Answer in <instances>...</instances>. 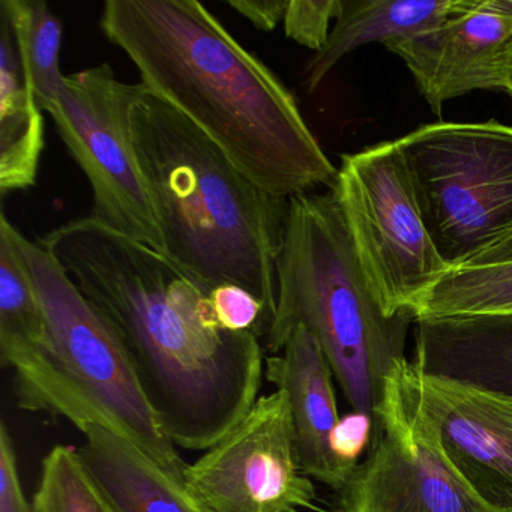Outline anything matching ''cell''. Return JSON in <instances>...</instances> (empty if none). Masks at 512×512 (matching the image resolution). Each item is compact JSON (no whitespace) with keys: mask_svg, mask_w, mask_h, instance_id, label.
I'll return each mask as SVG.
<instances>
[{"mask_svg":"<svg viewBox=\"0 0 512 512\" xmlns=\"http://www.w3.org/2000/svg\"><path fill=\"white\" fill-rule=\"evenodd\" d=\"M40 242L121 338L175 446L205 452L250 412L265 377L259 335L221 329L211 292L167 254L92 215Z\"/></svg>","mask_w":512,"mask_h":512,"instance_id":"6da1fadb","label":"cell"},{"mask_svg":"<svg viewBox=\"0 0 512 512\" xmlns=\"http://www.w3.org/2000/svg\"><path fill=\"white\" fill-rule=\"evenodd\" d=\"M104 37L142 85L196 125L260 190L289 200L334 187L329 161L280 77L197 0H107Z\"/></svg>","mask_w":512,"mask_h":512,"instance_id":"7a4b0ae2","label":"cell"},{"mask_svg":"<svg viewBox=\"0 0 512 512\" xmlns=\"http://www.w3.org/2000/svg\"><path fill=\"white\" fill-rule=\"evenodd\" d=\"M131 136L167 256L209 292L236 284L253 293L269 331L289 200L256 187L196 125L143 85L131 110Z\"/></svg>","mask_w":512,"mask_h":512,"instance_id":"3957f363","label":"cell"},{"mask_svg":"<svg viewBox=\"0 0 512 512\" xmlns=\"http://www.w3.org/2000/svg\"><path fill=\"white\" fill-rule=\"evenodd\" d=\"M277 307L266 350L293 326L319 341L353 412L373 421L386 377L406 359L412 311L388 316L368 283L334 191L290 197L277 254Z\"/></svg>","mask_w":512,"mask_h":512,"instance_id":"277c9868","label":"cell"},{"mask_svg":"<svg viewBox=\"0 0 512 512\" xmlns=\"http://www.w3.org/2000/svg\"><path fill=\"white\" fill-rule=\"evenodd\" d=\"M46 323L41 349L11 362L22 409L97 424L184 479L187 463L152 410L136 368L106 317L40 241L11 229Z\"/></svg>","mask_w":512,"mask_h":512,"instance_id":"5b68a950","label":"cell"},{"mask_svg":"<svg viewBox=\"0 0 512 512\" xmlns=\"http://www.w3.org/2000/svg\"><path fill=\"white\" fill-rule=\"evenodd\" d=\"M397 145L428 236L451 268L512 238V127L437 122Z\"/></svg>","mask_w":512,"mask_h":512,"instance_id":"8992f818","label":"cell"},{"mask_svg":"<svg viewBox=\"0 0 512 512\" xmlns=\"http://www.w3.org/2000/svg\"><path fill=\"white\" fill-rule=\"evenodd\" d=\"M331 191L383 311L413 313L452 268L428 236L397 140L343 155Z\"/></svg>","mask_w":512,"mask_h":512,"instance_id":"52a82bcc","label":"cell"},{"mask_svg":"<svg viewBox=\"0 0 512 512\" xmlns=\"http://www.w3.org/2000/svg\"><path fill=\"white\" fill-rule=\"evenodd\" d=\"M142 85H128L109 64L68 74L47 110L58 136L91 185L92 217L166 254L163 230L131 136Z\"/></svg>","mask_w":512,"mask_h":512,"instance_id":"ba28073f","label":"cell"},{"mask_svg":"<svg viewBox=\"0 0 512 512\" xmlns=\"http://www.w3.org/2000/svg\"><path fill=\"white\" fill-rule=\"evenodd\" d=\"M409 359L386 377L367 460L338 491L332 512H496L446 460L406 376Z\"/></svg>","mask_w":512,"mask_h":512,"instance_id":"9c48e42d","label":"cell"},{"mask_svg":"<svg viewBox=\"0 0 512 512\" xmlns=\"http://www.w3.org/2000/svg\"><path fill=\"white\" fill-rule=\"evenodd\" d=\"M184 479L212 512L317 511L281 389L259 397L233 430L187 464Z\"/></svg>","mask_w":512,"mask_h":512,"instance_id":"30bf717a","label":"cell"},{"mask_svg":"<svg viewBox=\"0 0 512 512\" xmlns=\"http://www.w3.org/2000/svg\"><path fill=\"white\" fill-rule=\"evenodd\" d=\"M406 376L452 469L482 503L512 512V394L425 373L410 361Z\"/></svg>","mask_w":512,"mask_h":512,"instance_id":"8fae6325","label":"cell"},{"mask_svg":"<svg viewBox=\"0 0 512 512\" xmlns=\"http://www.w3.org/2000/svg\"><path fill=\"white\" fill-rule=\"evenodd\" d=\"M512 22L467 11L436 29L389 47L406 62L434 115L446 101L475 91H505Z\"/></svg>","mask_w":512,"mask_h":512,"instance_id":"7c38bea8","label":"cell"},{"mask_svg":"<svg viewBox=\"0 0 512 512\" xmlns=\"http://www.w3.org/2000/svg\"><path fill=\"white\" fill-rule=\"evenodd\" d=\"M265 379L286 394L305 475L340 491L356 466L335 454L332 439L340 424L334 373L317 338L293 326L283 349L266 355Z\"/></svg>","mask_w":512,"mask_h":512,"instance_id":"4fadbf2b","label":"cell"},{"mask_svg":"<svg viewBox=\"0 0 512 512\" xmlns=\"http://www.w3.org/2000/svg\"><path fill=\"white\" fill-rule=\"evenodd\" d=\"M80 458L118 512H212L188 487L130 440L97 424L79 428Z\"/></svg>","mask_w":512,"mask_h":512,"instance_id":"5bb4252c","label":"cell"},{"mask_svg":"<svg viewBox=\"0 0 512 512\" xmlns=\"http://www.w3.org/2000/svg\"><path fill=\"white\" fill-rule=\"evenodd\" d=\"M416 323L415 364L422 371L512 394V314Z\"/></svg>","mask_w":512,"mask_h":512,"instance_id":"9a60e30c","label":"cell"},{"mask_svg":"<svg viewBox=\"0 0 512 512\" xmlns=\"http://www.w3.org/2000/svg\"><path fill=\"white\" fill-rule=\"evenodd\" d=\"M455 16H461L460 0H343L328 43L305 68V86L313 94L344 56L365 44L389 49Z\"/></svg>","mask_w":512,"mask_h":512,"instance_id":"2e32d148","label":"cell"},{"mask_svg":"<svg viewBox=\"0 0 512 512\" xmlns=\"http://www.w3.org/2000/svg\"><path fill=\"white\" fill-rule=\"evenodd\" d=\"M44 149L43 110L23 76L10 23L0 14V193L37 184Z\"/></svg>","mask_w":512,"mask_h":512,"instance_id":"e0dca14e","label":"cell"},{"mask_svg":"<svg viewBox=\"0 0 512 512\" xmlns=\"http://www.w3.org/2000/svg\"><path fill=\"white\" fill-rule=\"evenodd\" d=\"M0 14L10 23L23 76L43 112L58 100L64 25L43 0H2Z\"/></svg>","mask_w":512,"mask_h":512,"instance_id":"ac0fdd59","label":"cell"},{"mask_svg":"<svg viewBox=\"0 0 512 512\" xmlns=\"http://www.w3.org/2000/svg\"><path fill=\"white\" fill-rule=\"evenodd\" d=\"M13 223L0 215V359L11 362L37 352L46 340V323L37 289L14 242Z\"/></svg>","mask_w":512,"mask_h":512,"instance_id":"d6986e66","label":"cell"},{"mask_svg":"<svg viewBox=\"0 0 512 512\" xmlns=\"http://www.w3.org/2000/svg\"><path fill=\"white\" fill-rule=\"evenodd\" d=\"M413 313L416 320L512 314V262L452 268Z\"/></svg>","mask_w":512,"mask_h":512,"instance_id":"ffe728a7","label":"cell"},{"mask_svg":"<svg viewBox=\"0 0 512 512\" xmlns=\"http://www.w3.org/2000/svg\"><path fill=\"white\" fill-rule=\"evenodd\" d=\"M32 512H118L83 464L79 451L55 445L41 461Z\"/></svg>","mask_w":512,"mask_h":512,"instance_id":"44dd1931","label":"cell"},{"mask_svg":"<svg viewBox=\"0 0 512 512\" xmlns=\"http://www.w3.org/2000/svg\"><path fill=\"white\" fill-rule=\"evenodd\" d=\"M343 11V0H289L284 16L287 38L320 52L331 35V22H337Z\"/></svg>","mask_w":512,"mask_h":512,"instance_id":"7402d4cb","label":"cell"},{"mask_svg":"<svg viewBox=\"0 0 512 512\" xmlns=\"http://www.w3.org/2000/svg\"><path fill=\"white\" fill-rule=\"evenodd\" d=\"M209 301L215 320L224 331L256 332L259 337L268 332L265 307L244 287L221 284L211 290Z\"/></svg>","mask_w":512,"mask_h":512,"instance_id":"603a6c76","label":"cell"},{"mask_svg":"<svg viewBox=\"0 0 512 512\" xmlns=\"http://www.w3.org/2000/svg\"><path fill=\"white\" fill-rule=\"evenodd\" d=\"M0 512H32L17 466L16 446L7 424H0Z\"/></svg>","mask_w":512,"mask_h":512,"instance_id":"cb8c5ba5","label":"cell"},{"mask_svg":"<svg viewBox=\"0 0 512 512\" xmlns=\"http://www.w3.org/2000/svg\"><path fill=\"white\" fill-rule=\"evenodd\" d=\"M371 436H373V421L362 413L353 412L352 415L340 419L332 439V446L341 460L358 466L359 454L371 442Z\"/></svg>","mask_w":512,"mask_h":512,"instance_id":"d4e9b609","label":"cell"},{"mask_svg":"<svg viewBox=\"0 0 512 512\" xmlns=\"http://www.w3.org/2000/svg\"><path fill=\"white\" fill-rule=\"evenodd\" d=\"M230 8L244 16L254 28L263 32H271L278 23L284 22L287 0H229Z\"/></svg>","mask_w":512,"mask_h":512,"instance_id":"484cf974","label":"cell"},{"mask_svg":"<svg viewBox=\"0 0 512 512\" xmlns=\"http://www.w3.org/2000/svg\"><path fill=\"white\" fill-rule=\"evenodd\" d=\"M464 14L467 11H481L512 22V0H461Z\"/></svg>","mask_w":512,"mask_h":512,"instance_id":"4316f807","label":"cell"},{"mask_svg":"<svg viewBox=\"0 0 512 512\" xmlns=\"http://www.w3.org/2000/svg\"><path fill=\"white\" fill-rule=\"evenodd\" d=\"M509 262H512V238L506 239L502 244L485 251L484 254L476 257V259L467 266L497 265V263Z\"/></svg>","mask_w":512,"mask_h":512,"instance_id":"83f0119b","label":"cell"},{"mask_svg":"<svg viewBox=\"0 0 512 512\" xmlns=\"http://www.w3.org/2000/svg\"><path fill=\"white\" fill-rule=\"evenodd\" d=\"M505 76H506V89L505 92L512 91V40L509 43L508 53H506V67H505Z\"/></svg>","mask_w":512,"mask_h":512,"instance_id":"f1b7e54d","label":"cell"},{"mask_svg":"<svg viewBox=\"0 0 512 512\" xmlns=\"http://www.w3.org/2000/svg\"><path fill=\"white\" fill-rule=\"evenodd\" d=\"M508 95H509V97H511V98H512V91H511V92H508Z\"/></svg>","mask_w":512,"mask_h":512,"instance_id":"f546056e","label":"cell"}]
</instances>
